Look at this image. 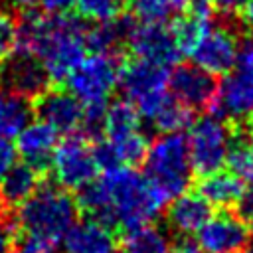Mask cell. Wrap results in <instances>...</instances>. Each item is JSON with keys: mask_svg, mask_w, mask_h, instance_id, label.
Masks as SVG:
<instances>
[{"mask_svg": "<svg viewBox=\"0 0 253 253\" xmlns=\"http://www.w3.org/2000/svg\"><path fill=\"white\" fill-rule=\"evenodd\" d=\"M79 210L109 227L123 231L152 223L164 210L166 198L154 184L130 166H115L77 190Z\"/></svg>", "mask_w": 253, "mask_h": 253, "instance_id": "6da1fadb", "label": "cell"}, {"mask_svg": "<svg viewBox=\"0 0 253 253\" xmlns=\"http://www.w3.org/2000/svg\"><path fill=\"white\" fill-rule=\"evenodd\" d=\"M87 28L79 16L61 14H26L18 24L16 47L36 55L45 67L49 79L61 81L85 57Z\"/></svg>", "mask_w": 253, "mask_h": 253, "instance_id": "7a4b0ae2", "label": "cell"}, {"mask_svg": "<svg viewBox=\"0 0 253 253\" xmlns=\"http://www.w3.org/2000/svg\"><path fill=\"white\" fill-rule=\"evenodd\" d=\"M77 219L79 206L67 190L61 186H40L18 206L14 225L24 237L55 249Z\"/></svg>", "mask_w": 253, "mask_h": 253, "instance_id": "3957f363", "label": "cell"}, {"mask_svg": "<svg viewBox=\"0 0 253 253\" xmlns=\"http://www.w3.org/2000/svg\"><path fill=\"white\" fill-rule=\"evenodd\" d=\"M103 132L105 136L93 144L99 168L130 166L144 158L148 140L140 130V115L130 101H115L113 105H107Z\"/></svg>", "mask_w": 253, "mask_h": 253, "instance_id": "277c9868", "label": "cell"}, {"mask_svg": "<svg viewBox=\"0 0 253 253\" xmlns=\"http://www.w3.org/2000/svg\"><path fill=\"white\" fill-rule=\"evenodd\" d=\"M144 176L170 202L188 190L192 182V164L188 140L182 132H162L144 152Z\"/></svg>", "mask_w": 253, "mask_h": 253, "instance_id": "5b68a950", "label": "cell"}, {"mask_svg": "<svg viewBox=\"0 0 253 253\" xmlns=\"http://www.w3.org/2000/svg\"><path fill=\"white\" fill-rule=\"evenodd\" d=\"M119 53L93 51L85 55L65 77L67 91L83 105V111H105L119 85Z\"/></svg>", "mask_w": 253, "mask_h": 253, "instance_id": "8992f818", "label": "cell"}, {"mask_svg": "<svg viewBox=\"0 0 253 253\" xmlns=\"http://www.w3.org/2000/svg\"><path fill=\"white\" fill-rule=\"evenodd\" d=\"M168 75L170 71L164 65L134 59L126 65H121L119 85L138 115L152 121L162 105L172 97L168 91Z\"/></svg>", "mask_w": 253, "mask_h": 253, "instance_id": "52a82bcc", "label": "cell"}, {"mask_svg": "<svg viewBox=\"0 0 253 253\" xmlns=\"http://www.w3.org/2000/svg\"><path fill=\"white\" fill-rule=\"evenodd\" d=\"M239 22L241 18H237L235 14H221V18H215L213 24H210L196 38L186 55L192 59V63L206 69L208 73L225 75L235 65L239 43L235 28Z\"/></svg>", "mask_w": 253, "mask_h": 253, "instance_id": "ba28073f", "label": "cell"}, {"mask_svg": "<svg viewBox=\"0 0 253 253\" xmlns=\"http://www.w3.org/2000/svg\"><path fill=\"white\" fill-rule=\"evenodd\" d=\"M186 140H188L190 164L196 174L206 176L215 170H221V166L225 164L231 132L219 117L210 115L192 123Z\"/></svg>", "mask_w": 253, "mask_h": 253, "instance_id": "9c48e42d", "label": "cell"}, {"mask_svg": "<svg viewBox=\"0 0 253 253\" xmlns=\"http://www.w3.org/2000/svg\"><path fill=\"white\" fill-rule=\"evenodd\" d=\"M53 178L63 190H79L97 176V162L93 146L85 134L69 132L63 140L57 142L51 160H49Z\"/></svg>", "mask_w": 253, "mask_h": 253, "instance_id": "30bf717a", "label": "cell"}, {"mask_svg": "<svg viewBox=\"0 0 253 253\" xmlns=\"http://www.w3.org/2000/svg\"><path fill=\"white\" fill-rule=\"evenodd\" d=\"M49 81L51 79L42 61L28 51L14 49L0 59V87L4 91L26 99H38L47 91Z\"/></svg>", "mask_w": 253, "mask_h": 253, "instance_id": "8fae6325", "label": "cell"}, {"mask_svg": "<svg viewBox=\"0 0 253 253\" xmlns=\"http://www.w3.org/2000/svg\"><path fill=\"white\" fill-rule=\"evenodd\" d=\"M168 91L174 99L192 111H213L217 101L215 75L198 67L196 63H180L168 75Z\"/></svg>", "mask_w": 253, "mask_h": 253, "instance_id": "7c38bea8", "label": "cell"}, {"mask_svg": "<svg viewBox=\"0 0 253 253\" xmlns=\"http://www.w3.org/2000/svg\"><path fill=\"white\" fill-rule=\"evenodd\" d=\"M211 115L231 117L235 123L253 119V65L235 63L217 83V101Z\"/></svg>", "mask_w": 253, "mask_h": 253, "instance_id": "4fadbf2b", "label": "cell"}, {"mask_svg": "<svg viewBox=\"0 0 253 253\" xmlns=\"http://www.w3.org/2000/svg\"><path fill=\"white\" fill-rule=\"evenodd\" d=\"M126 43L136 59H144L164 67L176 65L182 55L174 30L166 24H134Z\"/></svg>", "mask_w": 253, "mask_h": 253, "instance_id": "5bb4252c", "label": "cell"}, {"mask_svg": "<svg viewBox=\"0 0 253 253\" xmlns=\"http://www.w3.org/2000/svg\"><path fill=\"white\" fill-rule=\"evenodd\" d=\"M196 233L202 253H241L251 237L245 221L229 211L210 215V219Z\"/></svg>", "mask_w": 253, "mask_h": 253, "instance_id": "9a60e30c", "label": "cell"}, {"mask_svg": "<svg viewBox=\"0 0 253 253\" xmlns=\"http://www.w3.org/2000/svg\"><path fill=\"white\" fill-rule=\"evenodd\" d=\"M36 113L40 121L63 134L79 128L83 121V105L69 91L59 89L43 91L36 101Z\"/></svg>", "mask_w": 253, "mask_h": 253, "instance_id": "2e32d148", "label": "cell"}, {"mask_svg": "<svg viewBox=\"0 0 253 253\" xmlns=\"http://www.w3.org/2000/svg\"><path fill=\"white\" fill-rule=\"evenodd\" d=\"M57 130L43 121H30L16 134V150L26 164L38 168L40 172L49 166L51 154L59 142Z\"/></svg>", "mask_w": 253, "mask_h": 253, "instance_id": "e0dca14e", "label": "cell"}, {"mask_svg": "<svg viewBox=\"0 0 253 253\" xmlns=\"http://www.w3.org/2000/svg\"><path fill=\"white\" fill-rule=\"evenodd\" d=\"M65 253H113L115 239L111 227L99 219H77L61 239Z\"/></svg>", "mask_w": 253, "mask_h": 253, "instance_id": "ac0fdd59", "label": "cell"}, {"mask_svg": "<svg viewBox=\"0 0 253 253\" xmlns=\"http://www.w3.org/2000/svg\"><path fill=\"white\" fill-rule=\"evenodd\" d=\"M211 215V206L200 194L182 192L172 198V204L166 211V221L176 235L196 233Z\"/></svg>", "mask_w": 253, "mask_h": 253, "instance_id": "d6986e66", "label": "cell"}, {"mask_svg": "<svg viewBox=\"0 0 253 253\" xmlns=\"http://www.w3.org/2000/svg\"><path fill=\"white\" fill-rule=\"evenodd\" d=\"M40 170L30 164H14L0 180V202L8 208H18L40 188Z\"/></svg>", "mask_w": 253, "mask_h": 253, "instance_id": "ffe728a7", "label": "cell"}, {"mask_svg": "<svg viewBox=\"0 0 253 253\" xmlns=\"http://www.w3.org/2000/svg\"><path fill=\"white\" fill-rule=\"evenodd\" d=\"M245 186L237 176H233L231 172H221V170L202 176L198 184V194L204 196L210 206H217V208L235 206Z\"/></svg>", "mask_w": 253, "mask_h": 253, "instance_id": "44dd1931", "label": "cell"}, {"mask_svg": "<svg viewBox=\"0 0 253 253\" xmlns=\"http://www.w3.org/2000/svg\"><path fill=\"white\" fill-rule=\"evenodd\" d=\"M243 126L233 134L229 140L225 164L233 176H237L243 184L253 186V130L249 121L241 123Z\"/></svg>", "mask_w": 253, "mask_h": 253, "instance_id": "7402d4cb", "label": "cell"}, {"mask_svg": "<svg viewBox=\"0 0 253 253\" xmlns=\"http://www.w3.org/2000/svg\"><path fill=\"white\" fill-rule=\"evenodd\" d=\"M134 22L128 16H117L115 20L95 24V28L87 30L85 42L93 51L101 53H119L121 45L128 42L130 30Z\"/></svg>", "mask_w": 253, "mask_h": 253, "instance_id": "603a6c76", "label": "cell"}, {"mask_svg": "<svg viewBox=\"0 0 253 253\" xmlns=\"http://www.w3.org/2000/svg\"><path fill=\"white\" fill-rule=\"evenodd\" d=\"M123 251L125 253H172V239L164 229L152 223H144L125 231Z\"/></svg>", "mask_w": 253, "mask_h": 253, "instance_id": "cb8c5ba5", "label": "cell"}, {"mask_svg": "<svg viewBox=\"0 0 253 253\" xmlns=\"http://www.w3.org/2000/svg\"><path fill=\"white\" fill-rule=\"evenodd\" d=\"M32 121V105L26 97L0 91V138H16V134Z\"/></svg>", "mask_w": 253, "mask_h": 253, "instance_id": "d4e9b609", "label": "cell"}, {"mask_svg": "<svg viewBox=\"0 0 253 253\" xmlns=\"http://www.w3.org/2000/svg\"><path fill=\"white\" fill-rule=\"evenodd\" d=\"M192 0H130L128 8L134 20L142 24H166L180 18Z\"/></svg>", "mask_w": 253, "mask_h": 253, "instance_id": "484cf974", "label": "cell"}, {"mask_svg": "<svg viewBox=\"0 0 253 253\" xmlns=\"http://www.w3.org/2000/svg\"><path fill=\"white\" fill-rule=\"evenodd\" d=\"M192 117H194V111L190 107H186L178 99L170 97L150 123L160 132H182L184 128H188L192 125Z\"/></svg>", "mask_w": 253, "mask_h": 253, "instance_id": "4316f807", "label": "cell"}, {"mask_svg": "<svg viewBox=\"0 0 253 253\" xmlns=\"http://www.w3.org/2000/svg\"><path fill=\"white\" fill-rule=\"evenodd\" d=\"M75 10L81 20L103 24L121 16L123 0H75Z\"/></svg>", "mask_w": 253, "mask_h": 253, "instance_id": "83f0119b", "label": "cell"}, {"mask_svg": "<svg viewBox=\"0 0 253 253\" xmlns=\"http://www.w3.org/2000/svg\"><path fill=\"white\" fill-rule=\"evenodd\" d=\"M16 34H18V22L8 10L0 8V59L14 51Z\"/></svg>", "mask_w": 253, "mask_h": 253, "instance_id": "f1b7e54d", "label": "cell"}, {"mask_svg": "<svg viewBox=\"0 0 253 253\" xmlns=\"http://www.w3.org/2000/svg\"><path fill=\"white\" fill-rule=\"evenodd\" d=\"M18 158V150L12 144V140L8 138H0V180L4 178V174L16 164Z\"/></svg>", "mask_w": 253, "mask_h": 253, "instance_id": "f546056e", "label": "cell"}, {"mask_svg": "<svg viewBox=\"0 0 253 253\" xmlns=\"http://www.w3.org/2000/svg\"><path fill=\"white\" fill-rule=\"evenodd\" d=\"M14 235H16V225L8 219H0V253H8L12 249Z\"/></svg>", "mask_w": 253, "mask_h": 253, "instance_id": "4dcf8cb0", "label": "cell"}, {"mask_svg": "<svg viewBox=\"0 0 253 253\" xmlns=\"http://www.w3.org/2000/svg\"><path fill=\"white\" fill-rule=\"evenodd\" d=\"M237 215L241 217V219H249L251 215H253V186L249 188V190H243V194H241V198L237 200Z\"/></svg>", "mask_w": 253, "mask_h": 253, "instance_id": "1f68e13d", "label": "cell"}, {"mask_svg": "<svg viewBox=\"0 0 253 253\" xmlns=\"http://www.w3.org/2000/svg\"><path fill=\"white\" fill-rule=\"evenodd\" d=\"M40 4L49 14H61V12L71 10L75 6V0H40Z\"/></svg>", "mask_w": 253, "mask_h": 253, "instance_id": "d6a6232c", "label": "cell"}, {"mask_svg": "<svg viewBox=\"0 0 253 253\" xmlns=\"http://www.w3.org/2000/svg\"><path fill=\"white\" fill-rule=\"evenodd\" d=\"M8 253H53V249H49V247H45V245H42V243H38L34 239L24 237L22 245L18 249H10Z\"/></svg>", "mask_w": 253, "mask_h": 253, "instance_id": "836d02e7", "label": "cell"}, {"mask_svg": "<svg viewBox=\"0 0 253 253\" xmlns=\"http://www.w3.org/2000/svg\"><path fill=\"white\" fill-rule=\"evenodd\" d=\"M239 18H241V24L253 30V0H245V4L239 10Z\"/></svg>", "mask_w": 253, "mask_h": 253, "instance_id": "e575fe53", "label": "cell"}, {"mask_svg": "<svg viewBox=\"0 0 253 253\" xmlns=\"http://www.w3.org/2000/svg\"><path fill=\"white\" fill-rule=\"evenodd\" d=\"M10 6H14V8H18V10H30V8H34L36 4H40V0H6Z\"/></svg>", "mask_w": 253, "mask_h": 253, "instance_id": "d590c367", "label": "cell"}, {"mask_svg": "<svg viewBox=\"0 0 253 253\" xmlns=\"http://www.w3.org/2000/svg\"><path fill=\"white\" fill-rule=\"evenodd\" d=\"M247 223H249V231H251V233H253V215H251V217H249V219H247Z\"/></svg>", "mask_w": 253, "mask_h": 253, "instance_id": "8d00e7d4", "label": "cell"}, {"mask_svg": "<svg viewBox=\"0 0 253 253\" xmlns=\"http://www.w3.org/2000/svg\"><path fill=\"white\" fill-rule=\"evenodd\" d=\"M241 253H253V247H251V249H247V247H245V249H243Z\"/></svg>", "mask_w": 253, "mask_h": 253, "instance_id": "74e56055", "label": "cell"}, {"mask_svg": "<svg viewBox=\"0 0 253 253\" xmlns=\"http://www.w3.org/2000/svg\"><path fill=\"white\" fill-rule=\"evenodd\" d=\"M249 125H251V130H253V119H251V121H249Z\"/></svg>", "mask_w": 253, "mask_h": 253, "instance_id": "f35d334b", "label": "cell"}, {"mask_svg": "<svg viewBox=\"0 0 253 253\" xmlns=\"http://www.w3.org/2000/svg\"><path fill=\"white\" fill-rule=\"evenodd\" d=\"M208 2H210V0H208Z\"/></svg>", "mask_w": 253, "mask_h": 253, "instance_id": "ab89813d", "label": "cell"}]
</instances>
